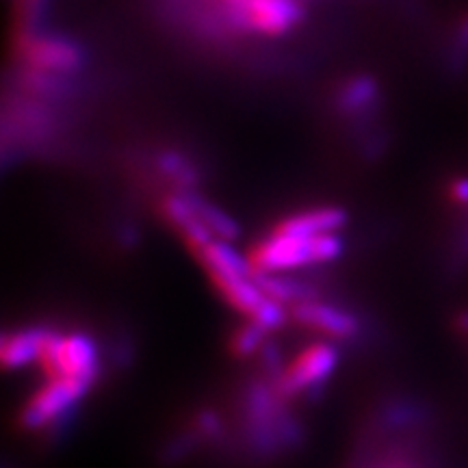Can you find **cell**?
<instances>
[{"mask_svg":"<svg viewBox=\"0 0 468 468\" xmlns=\"http://www.w3.org/2000/svg\"><path fill=\"white\" fill-rule=\"evenodd\" d=\"M207 273L215 289L224 295V300L250 321L265 325L267 330H278L284 324L282 306L265 295L251 276L237 271H221V269H208Z\"/></svg>","mask_w":468,"mask_h":468,"instance_id":"obj_3","label":"cell"},{"mask_svg":"<svg viewBox=\"0 0 468 468\" xmlns=\"http://www.w3.org/2000/svg\"><path fill=\"white\" fill-rule=\"evenodd\" d=\"M378 80L367 74H360L345 83L341 93H338V104H341L345 113H362V111L378 101Z\"/></svg>","mask_w":468,"mask_h":468,"instance_id":"obj_12","label":"cell"},{"mask_svg":"<svg viewBox=\"0 0 468 468\" xmlns=\"http://www.w3.org/2000/svg\"><path fill=\"white\" fill-rule=\"evenodd\" d=\"M292 319L297 324L308 327V330L321 332V335L338 338V341H351L360 335L362 325L360 319L354 313L345 310L335 303H327L321 300H303L291 308Z\"/></svg>","mask_w":468,"mask_h":468,"instance_id":"obj_7","label":"cell"},{"mask_svg":"<svg viewBox=\"0 0 468 468\" xmlns=\"http://www.w3.org/2000/svg\"><path fill=\"white\" fill-rule=\"evenodd\" d=\"M228 16L232 25L276 37L300 25L303 9L297 0H245V3H230Z\"/></svg>","mask_w":468,"mask_h":468,"instance_id":"obj_6","label":"cell"},{"mask_svg":"<svg viewBox=\"0 0 468 468\" xmlns=\"http://www.w3.org/2000/svg\"><path fill=\"white\" fill-rule=\"evenodd\" d=\"M25 58L37 72H74L83 66L85 52L68 39L42 37L27 46Z\"/></svg>","mask_w":468,"mask_h":468,"instance_id":"obj_8","label":"cell"},{"mask_svg":"<svg viewBox=\"0 0 468 468\" xmlns=\"http://www.w3.org/2000/svg\"><path fill=\"white\" fill-rule=\"evenodd\" d=\"M338 365V351L330 343H314L302 349L292 358L291 365L278 368V376L273 379V388L282 399L314 388V386L327 382Z\"/></svg>","mask_w":468,"mask_h":468,"instance_id":"obj_4","label":"cell"},{"mask_svg":"<svg viewBox=\"0 0 468 468\" xmlns=\"http://www.w3.org/2000/svg\"><path fill=\"white\" fill-rule=\"evenodd\" d=\"M37 362L48 379H80L93 384L101 376L96 343L80 332L61 335L50 330Z\"/></svg>","mask_w":468,"mask_h":468,"instance_id":"obj_2","label":"cell"},{"mask_svg":"<svg viewBox=\"0 0 468 468\" xmlns=\"http://www.w3.org/2000/svg\"><path fill=\"white\" fill-rule=\"evenodd\" d=\"M183 193L186 196V200L191 202V207L196 208L197 218L204 221V226H207L208 230L215 234V237L224 239V241L237 239L239 228H237V224H234V219L230 218V215H226L224 210H221L219 207H215L213 202H208L207 197H202L200 193L189 191V189H185Z\"/></svg>","mask_w":468,"mask_h":468,"instance_id":"obj_11","label":"cell"},{"mask_svg":"<svg viewBox=\"0 0 468 468\" xmlns=\"http://www.w3.org/2000/svg\"><path fill=\"white\" fill-rule=\"evenodd\" d=\"M452 197L458 204H468V178H458L452 185Z\"/></svg>","mask_w":468,"mask_h":468,"instance_id":"obj_16","label":"cell"},{"mask_svg":"<svg viewBox=\"0 0 468 468\" xmlns=\"http://www.w3.org/2000/svg\"><path fill=\"white\" fill-rule=\"evenodd\" d=\"M347 221V213L336 207L310 208L302 213L289 215L273 226V232L292 234V237H317V234H330L343 228Z\"/></svg>","mask_w":468,"mask_h":468,"instance_id":"obj_9","label":"cell"},{"mask_svg":"<svg viewBox=\"0 0 468 468\" xmlns=\"http://www.w3.org/2000/svg\"><path fill=\"white\" fill-rule=\"evenodd\" d=\"M455 55L462 58L468 57V14L462 17L458 31H455Z\"/></svg>","mask_w":468,"mask_h":468,"instance_id":"obj_15","label":"cell"},{"mask_svg":"<svg viewBox=\"0 0 468 468\" xmlns=\"http://www.w3.org/2000/svg\"><path fill=\"white\" fill-rule=\"evenodd\" d=\"M48 327H25L3 338V362L7 367L33 365L42 356L44 343L48 338Z\"/></svg>","mask_w":468,"mask_h":468,"instance_id":"obj_10","label":"cell"},{"mask_svg":"<svg viewBox=\"0 0 468 468\" xmlns=\"http://www.w3.org/2000/svg\"><path fill=\"white\" fill-rule=\"evenodd\" d=\"M382 468H412V466L406 464V462H388V464L382 466Z\"/></svg>","mask_w":468,"mask_h":468,"instance_id":"obj_17","label":"cell"},{"mask_svg":"<svg viewBox=\"0 0 468 468\" xmlns=\"http://www.w3.org/2000/svg\"><path fill=\"white\" fill-rule=\"evenodd\" d=\"M343 243L336 232L317 237H292V234L269 232L250 250V267L256 273H280L314 262H327L341 256Z\"/></svg>","mask_w":468,"mask_h":468,"instance_id":"obj_1","label":"cell"},{"mask_svg":"<svg viewBox=\"0 0 468 468\" xmlns=\"http://www.w3.org/2000/svg\"><path fill=\"white\" fill-rule=\"evenodd\" d=\"M267 327L256 324V321H250L248 325H243L237 335L232 336L230 347L239 358H245V356H251L254 351H259L265 343V335H267Z\"/></svg>","mask_w":468,"mask_h":468,"instance_id":"obj_13","label":"cell"},{"mask_svg":"<svg viewBox=\"0 0 468 468\" xmlns=\"http://www.w3.org/2000/svg\"><path fill=\"white\" fill-rule=\"evenodd\" d=\"M460 248H462V254L468 256V232H466V237L462 239V245H460Z\"/></svg>","mask_w":468,"mask_h":468,"instance_id":"obj_18","label":"cell"},{"mask_svg":"<svg viewBox=\"0 0 468 468\" xmlns=\"http://www.w3.org/2000/svg\"><path fill=\"white\" fill-rule=\"evenodd\" d=\"M228 3H245V0H228Z\"/></svg>","mask_w":468,"mask_h":468,"instance_id":"obj_19","label":"cell"},{"mask_svg":"<svg viewBox=\"0 0 468 468\" xmlns=\"http://www.w3.org/2000/svg\"><path fill=\"white\" fill-rule=\"evenodd\" d=\"M93 384L80 379H48L22 408L20 423L27 430H42L68 417L74 403L90 393Z\"/></svg>","mask_w":468,"mask_h":468,"instance_id":"obj_5","label":"cell"},{"mask_svg":"<svg viewBox=\"0 0 468 468\" xmlns=\"http://www.w3.org/2000/svg\"><path fill=\"white\" fill-rule=\"evenodd\" d=\"M159 167L163 174L172 176L178 185H191L193 180H196V169L189 161L185 159L183 154H178V152H163L159 156Z\"/></svg>","mask_w":468,"mask_h":468,"instance_id":"obj_14","label":"cell"}]
</instances>
